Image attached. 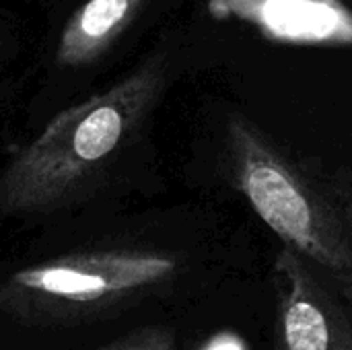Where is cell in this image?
Segmentation results:
<instances>
[{
  "label": "cell",
  "mask_w": 352,
  "mask_h": 350,
  "mask_svg": "<svg viewBox=\"0 0 352 350\" xmlns=\"http://www.w3.org/2000/svg\"><path fill=\"white\" fill-rule=\"evenodd\" d=\"M173 256L140 250L66 254L14 270L0 283V309L31 324H85L175 276Z\"/></svg>",
  "instance_id": "3957f363"
},
{
  "label": "cell",
  "mask_w": 352,
  "mask_h": 350,
  "mask_svg": "<svg viewBox=\"0 0 352 350\" xmlns=\"http://www.w3.org/2000/svg\"><path fill=\"white\" fill-rule=\"evenodd\" d=\"M206 350H243V347L239 340H235L231 336H223V338H217L214 342H210Z\"/></svg>",
  "instance_id": "ba28073f"
},
{
  "label": "cell",
  "mask_w": 352,
  "mask_h": 350,
  "mask_svg": "<svg viewBox=\"0 0 352 350\" xmlns=\"http://www.w3.org/2000/svg\"><path fill=\"white\" fill-rule=\"evenodd\" d=\"M208 10L248 23L270 41L352 47V8L344 0H210Z\"/></svg>",
  "instance_id": "5b68a950"
},
{
  "label": "cell",
  "mask_w": 352,
  "mask_h": 350,
  "mask_svg": "<svg viewBox=\"0 0 352 350\" xmlns=\"http://www.w3.org/2000/svg\"><path fill=\"white\" fill-rule=\"evenodd\" d=\"M274 283L278 350H352L351 305L287 245L276 256Z\"/></svg>",
  "instance_id": "277c9868"
},
{
  "label": "cell",
  "mask_w": 352,
  "mask_h": 350,
  "mask_svg": "<svg viewBox=\"0 0 352 350\" xmlns=\"http://www.w3.org/2000/svg\"><path fill=\"white\" fill-rule=\"evenodd\" d=\"M97 350H177V344L169 330L144 328Z\"/></svg>",
  "instance_id": "52a82bcc"
},
{
  "label": "cell",
  "mask_w": 352,
  "mask_h": 350,
  "mask_svg": "<svg viewBox=\"0 0 352 350\" xmlns=\"http://www.w3.org/2000/svg\"><path fill=\"white\" fill-rule=\"evenodd\" d=\"M144 0H87L62 29L56 60L82 66L99 58L134 21Z\"/></svg>",
  "instance_id": "8992f818"
},
{
  "label": "cell",
  "mask_w": 352,
  "mask_h": 350,
  "mask_svg": "<svg viewBox=\"0 0 352 350\" xmlns=\"http://www.w3.org/2000/svg\"><path fill=\"white\" fill-rule=\"evenodd\" d=\"M227 146L235 186L256 215L352 309V177L287 153L243 116L229 120Z\"/></svg>",
  "instance_id": "6da1fadb"
},
{
  "label": "cell",
  "mask_w": 352,
  "mask_h": 350,
  "mask_svg": "<svg viewBox=\"0 0 352 350\" xmlns=\"http://www.w3.org/2000/svg\"><path fill=\"white\" fill-rule=\"evenodd\" d=\"M163 83V56H153L107 91L58 113L0 175V215L45 210L74 196L130 136Z\"/></svg>",
  "instance_id": "7a4b0ae2"
}]
</instances>
